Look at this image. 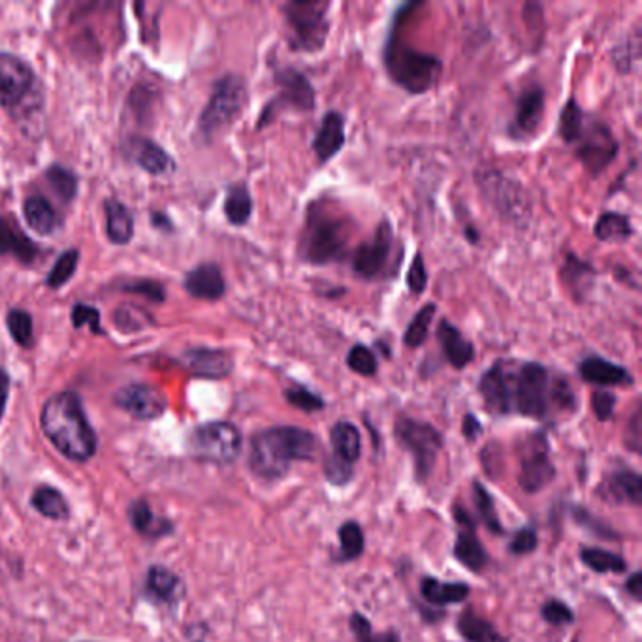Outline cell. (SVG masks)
I'll return each instance as SVG.
<instances>
[{
	"label": "cell",
	"instance_id": "obj_39",
	"mask_svg": "<svg viewBox=\"0 0 642 642\" xmlns=\"http://www.w3.org/2000/svg\"><path fill=\"white\" fill-rule=\"evenodd\" d=\"M31 503L38 513L51 520H65L68 516V503L65 496L51 486H40L34 492Z\"/></svg>",
	"mask_w": 642,
	"mask_h": 642
},
{
	"label": "cell",
	"instance_id": "obj_23",
	"mask_svg": "<svg viewBox=\"0 0 642 642\" xmlns=\"http://www.w3.org/2000/svg\"><path fill=\"white\" fill-rule=\"evenodd\" d=\"M435 338L441 347V353L454 370H466L467 366L475 360L473 343L462 334L458 326H454L447 319H441L437 324Z\"/></svg>",
	"mask_w": 642,
	"mask_h": 642
},
{
	"label": "cell",
	"instance_id": "obj_12",
	"mask_svg": "<svg viewBox=\"0 0 642 642\" xmlns=\"http://www.w3.org/2000/svg\"><path fill=\"white\" fill-rule=\"evenodd\" d=\"M243 437L230 422H208L189 435V450L194 458L211 464H232L240 456Z\"/></svg>",
	"mask_w": 642,
	"mask_h": 642
},
{
	"label": "cell",
	"instance_id": "obj_19",
	"mask_svg": "<svg viewBox=\"0 0 642 642\" xmlns=\"http://www.w3.org/2000/svg\"><path fill=\"white\" fill-rule=\"evenodd\" d=\"M595 496L610 505H631L639 507L642 503L641 475L631 467H620L603 477L595 488Z\"/></svg>",
	"mask_w": 642,
	"mask_h": 642
},
{
	"label": "cell",
	"instance_id": "obj_54",
	"mask_svg": "<svg viewBox=\"0 0 642 642\" xmlns=\"http://www.w3.org/2000/svg\"><path fill=\"white\" fill-rule=\"evenodd\" d=\"M537 546H539L537 531L533 530L531 526H526V528L516 531L511 537L509 552L513 556H528L537 550Z\"/></svg>",
	"mask_w": 642,
	"mask_h": 642
},
{
	"label": "cell",
	"instance_id": "obj_35",
	"mask_svg": "<svg viewBox=\"0 0 642 642\" xmlns=\"http://www.w3.org/2000/svg\"><path fill=\"white\" fill-rule=\"evenodd\" d=\"M582 563L594 571L597 575H605V573H626L627 562L624 556L616 554V552H609L605 548H597V546H582L578 552Z\"/></svg>",
	"mask_w": 642,
	"mask_h": 642
},
{
	"label": "cell",
	"instance_id": "obj_57",
	"mask_svg": "<svg viewBox=\"0 0 642 642\" xmlns=\"http://www.w3.org/2000/svg\"><path fill=\"white\" fill-rule=\"evenodd\" d=\"M72 324L74 328H83L85 324H89V328L95 334H102V326H100V313L95 307L85 304H76L72 307Z\"/></svg>",
	"mask_w": 642,
	"mask_h": 642
},
{
	"label": "cell",
	"instance_id": "obj_60",
	"mask_svg": "<svg viewBox=\"0 0 642 642\" xmlns=\"http://www.w3.org/2000/svg\"><path fill=\"white\" fill-rule=\"evenodd\" d=\"M462 434L466 437L469 443L477 441L482 435V424L479 418L475 417L473 413H467L464 420H462Z\"/></svg>",
	"mask_w": 642,
	"mask_h": 642
},
{
	"label": "cell",
	"instance_id": "obj_62",
	"mask_svg": "<svg viewBox=\"0 0 642 642\" xmlns=\"http://www.w3.org/2000/svg\"><path fill=\"white\" fill-rule=\"evenodd\" d=\"M8 392H10V379H8V373L4 370H0V420H2L4 409H6V402H8Z\"/></svg>",
	"mask_w": 642,
	"mask_h": 642
},
{
	"label": "cell",
	"instance_id": "obj_49",
	"mask_svg": "<svg viewBox=\"0 0 642 642\" xmlns=\"http://www.w3.org/2000/svg\"><path fill=\"white\" fill-rule=\"evenodd\" d=\"M552 409L563 413H573L577 409V394L563 375L552 377Z\"/></svg>",
	"mask_w": 642,
	"mask_h": 642
},
{
	"label": "cell",
	"instance_id": "obj_40",
	"mask_svg": "<svg viewBox=\"0 0 642 642\" xmlns=\"http://www.w3.org/2000/svg\"><path fill=\"white\" fill-rule=\"evenodd\" d=\"M435 313H437V305L426 304L418 309L415 317L407 324L403 343L409 349H418V347H422L426 343V339L430 336V326L434 322Z\"/></svg>",
	"mask_w": 642,
	"mask_h": 642
},
{
	"label": "cell",
	"instance_id": "obj_42",
	"mask_svg": "<svg viewBox=\"0 0 642 642\" xmlns=\"http://www.w3.org/2000/svg\"><path fill=\"white\" fill-rule=\"evenodd\" d=\"M6 326L12 339L23 349H31L34 343V322L31 313L23 309H12L6 317Z\"/></svg>",
	"mask_w": 642,
	"mask_h": 642
},
{
	"label": "cell",
	"instance_id": "obj_37",
	"mask_svg": "<svg viewBox=\"0 0 642 642\" xmlns=\"http://www.w3.org/2000/svg\"><path fill=\"white\" fill-rule=\"evenodd\" d=\"M253 215V196L245 185H232L225 198V217L232 226H245Z\"/></svg>",
	"mask_w": 642,
	"mask_h": 642
},
{
	"label": "cell",
	"instance_id": "obj_56",
	"mask_svg": "<svg viewBox=\"0 0 642 642\" xmlns=\"http://www.w3.org/2000/svg\"><path fill=\"white\" fill-rule=\"evenodd\" d=\"M616 396L605 390V388H597L595 392H592V411H594L595 418L599 422H609L612 415H614V409H616Z\"/></svg>",
	"mask_w": 642,
	"mask_h": 642
},
{
	"label": "cell",
	"instance_id": "obj_18",
	"mask_svg": "<svg viewBox=\"0 0 642 642\" xmlns=\"http://www.w3.org/2000/svg\"><path fill=\"white\" fill-rule=\"evenodd\" d=\"M115 405L138 420H157L164 415L168 407L166 398L159 388L142 383L121 388L115 396Z\"/></svg>",
	"mask_w": 642,
	"mask_h": 642
},
{
	"label": "cell",
	"instance_id": "obj_28",
	"mask_svg": "<svg viewBox=\"0 0 642 642\" xmlns=\"http://www.w3.org/2000/svg\"><path fill=\"white\" fill-rule=\"evenodd\" d=\"M469 592L471 590L464 582H443L435 577H424L420 582V597L435 609L462 603Z\"/></svg>",
	"mask_w": 642,
	"mask_h": 642
},
{
	"label": "cell",
	"instance_id": "obj_53",
	"mask_svg": "<svg viewBox=\"0 0 642 642\" xmlns=\"http://www.w3.org/2000/svg\"><path fill=\"white\" fill-rule=\"evenodd\" d=\"M324 477L332 486H347L354 479V466H349L330 454L324 460Z\"/></svg>",
	"mask_w": 642,
	"mask_h": 642
},
{
	"label": "cell",
	"instance_id": "obj_22",
	"mask_svg": "<svg viewBox=\"0 0 642 642\" xmlns=\"http://www.w3.org/2000/svg\"><path fill=\"white\" fill-rule=\"evenodd\" d=\"M347 142V132H345V119L339 112L324 113L321 127L315 134L313 140V153L317 157L319 164H328L332 159H336L341 149Z\"/></svg>",
	"mask_w": 642,
	"mask_h": 642
},
{
	"label": "cell",
	"instance_id": "obj_29",
	"mask_svg": "<svg viewBox=\"0 0 642 642\" xmlns=\"http://www.w3.org/2000/svg\"><path fill=\"white\" fill-rule=\"evenodd\" d=\"M332 456L341 462L354 466L362 456V435L349 420H339L330 430Z\"/></svg>",
	"mask_w": 642,
	"mask_h": 642
},
{
	"label": "cell",
	"instance_id": "obj_4",
	"mask_svg": "<svg viewBox=\"0 0 642 642\" xmlns=\"http://www.w3.org/2000/svg\"><path fill=\"white\" fill-rule=\"evenodd\" d=\"M353 226L326 200L309 204L298 241V257L311 266H328L347 257Z\"/></svg>",
	"mask_w": 642,
	"mask_h": 642
},
{
	"label": "cell",
	"instance_id": "obj_59",
	"mask_svg": "<svg viewBox=\"0 0 642 642\" xmlns=\"http://www.w3.org/2000/svg\"><path fill=\"white\" fill-rule=\"evenodd\" d=\"M626 443L633 452L641 450V411L637 409L627 424Z\"/></svg>",
	"mask_w": 642,
	"mask_h": 642
},
{
	"label": "cell",
	"instance_id": "obj_47",
	"mask_svg": "<svg viewBox=\"0 0 642 642\" xmlns=\"http://www.w3.org/2000/svg\"><path fill=\"white\" fill-rule=\"evenodd\" d=\"M347 366H349V370L362 375V377H375L379 371L377 356L373 353V349L364 343H356L349 349Z\"/></svg>",
	"mask_w": 642,
	"mask_h": 642
},
{
	"label": "cell",
	"instance_id": "obj_48",
	"mask_svg": "<svg viewBox=\"0 0 642 642\" xmlns=\"http://www.w3.org/2000/svg\"><path fill=\"white\" fill-rule=\"evenodd\" d=\"M46 179H48L49 187L61 200H65V202L74 200V196L78 193V179L74 177L72 172H68L63 166H51L46 172Z\"/></svg>",
	"mask_w": 642,
	"mask_h": 642
},
{
	"label": "cell",
	"instance_id": "obj_58",
	"mask_svg": "<svg viewBox=\"0 0 642 642\" xmlns=\"http://www.w3.org/2000/svg\"><path fill=\"white\" fill-rule=\"evenodd\" d=\"M123 290H125V292H132V294H140V296H145L147 300L159 302V304H161L164 296H166L164 289H162L159 283H155V281H136V283L125 285Z\"/></svg>",
	"mask_w": 642,
	"mask_h": 642
},
{
	"label": "cell",
	"instance_id": "obj_36",
	"mask_svg": "<svg viewBox=\"0 0 642 642\" xmlns=\"http://www.w3.org/2000/svg\"><path fill=\"white\" fill-rule=\"evenodd\" d=\"M129 518L132 528L144 537H161L170 531L168 520L159 518L145 501H134L130 505Z\"/></svg>",
	"mask_w": 642,
	"mask_h": 642
},
{
	"label": "cell",
	"instance_id": "obj_46",
	"mask_svg": "<svg viewBox=\"0 0 642 642\" xmlns=\"http://www.w3.org/2000/svg\"><path fill=\"white\" fill-rule=\"evenodd\" d=\"M586 119V112L578 106L577 100L575 98H569L563 106L562 113H560V136H562L563 142L567 145L573 144V140L577 138L578 130L582 127Z\"/></svg>",
	"mask_w": 642,
	"mask_h": 642
},
{
	"label": "cell",
	"instance_id": "obj_33",
	"mask_svg": "<svg viewBox=\"0 0 642 642\" xmlns=\"http://www.w3.org/2000/svg\"><path fill=\"white\" fill-rule=\"evenodd\" d=\"M104 213H106V234L115 245H127L134 236V219L130 215L129 208L110 198L104 202Z\"/></svg>",
	"mask_w": 642,
	"mask_h": 642
},
{
	"label": "cell",
	"instance_id": "obj_20",
	"mask_svg": "<svg viewBox=\"0 0 642 642\" xmlns=\"http://www.w3.org/2000/svg\"><path fill=\"white\" fill-rule=\"evenodd\" d=\"M183 368L200 379H226L234 371V358L225 349L194 347L181 354Z\"/></svg>",
	"mask_w": 642,
	"mask_h": 642
},
{
	"label": "cell",
	"instance_id": "obj_9",
	"mask_svg": "<svg viewBox=\"0 0 642 642\" xmlns=\"http://www.w3.org/2000/svg\"><path fill=\"white\" fill-rule=\"evenodd\" d=\"M247 85L238 74H226L215 83L206 108L200 113L198 130L204 140H213L234 125L247 106Z\"/></svg>",
	"mask_w": 642,
	"mask_h": 642
},
{
	"label": "cell",
	"instance_id": "obj_24",
	"mask_svg": "<svg viewBox=\"0 0 642 642\" xmlns=\"http://www.w3.org/2000/svg\"><path fill=\"white\" fill-rule=\"evenodd\" d=\"M560 275H562L563 287L577 304H584L588 296L594 292L597 270L590 262L578 258L573 251L565 253Z\"/></svg>",
	"mask_w": 642,
	"mask_h": 642
},
{
	"label": "cell",
	"instance_id": "obj_34",
	"mask_svg": "<svg viewBox=\"0 0 642 642\" xmlns=\"http://www.w3.org/2000/svg\"><path fill=\"white\" fill-rule=\"evenodd\" d=\"M635 234L631 219L626 213L618 211H605L595 221L594 236L605 243H626Z\"/></svg>",
	"mask_w": 642,
	"mask_h": 642
},
{
	"label": "cell",
	"instance_id": "obj_44",
	"mask_svg": "<svg viewBox=\"0 0 642 642\" xmlns=\"http://www.w3.org/2000/svg\"><path fill=\"white\" fill-rule=\"evenodd\" d=\"M349 627L354 635L356 642H402L400 635L396 631H386V633H375L371 622L362 614V612H353L349 618Z\"/></svg>",
	"mask_w": 642,
	"mask_h": 642
},
{
	"label": "cell",
	"instance_id": "obj_15",
	"mask_svg": "<svg viewBox=\"0 0 642 642\" xmlns=\"http://www.w3.org/2000/svg\"><path fill=\"white\" fill-rule=\"evenodd\" d=\"M394 228L385 219L375 228L370 241L362 243L353 255V272L362 281H377L385 277L394 253Z\"/></svg>",
	"mask_w": 642,
	"mask_h": 642
},
{
	"label": "cell",
	"instance_id": "obj_17",
	"mask_svg": "<svg viewBox=\"0 0 642 642\" xmlns=\"http://www.w3.org/2000/svg\"><path fill=\"white\" fill-rule=\"evenodd\" d=\"M452 514L458 528L456 543H454V558L462 563L467 571L482 573L490 563V556L482 545L481 539L477 537V522L473 520V516L462 503L454 505Z\"/></svg>",
	"mask_w": 642,
	"mask_h": 642
},
{
	"label": "cell",
	"instance_id": "obj_25",
	"mask_svg": "<svg viewBox=\"0 0 642 642\" xmlns=\"http://www.w3.org/2000/svg\"><path fill=\"white\" fill-rule=\"evenodd\" d=\"M125 153L129 155L132 162H136L142 170L153 176L168 174L174 168L172 157L162 149L161 145L155 144L153 140L144 136H132L127 145Z\"/></svg>",
	"mask_w": 642,
	"mask_h": 642
},
{
	"label": "cell",
	"instance_id": "obj_41",
	"mask_svg": "<svg viewBox=\"0 0 642 642\" xmlns=\"http://www.w3.org/2000/svg\"><path fill=\"white\" fill-rule=\"evenodd\" d=\"M471 488H473L475 509H477V514H479L482 524L486 526V530L494 533V535H503L505 528L501 526V520H499L498 509H496L494 498L488 494V490H486L479 481H473Z\"/></svg>",
	"mask_w": 642,
	"mask_h": 642
},
{
	"label": "cell",
	"instance_id": "obj_43",
	"mask_svg": "<svg viewBox=\"0 0 642 642\" xmlns=\"http://www.w3.org/2000/svg\"><path fill=\"white\" fill-rule=\"evenodd\" d=\"M78 264H80V253L76 249H70L57 258L46 279L49 289L57 290L65 287L66 283L74 277Z\"/></svg>",
	"mask_w": 642,
	"mask_h": 642
},
{
	"label": "cell",
	"instance_id": "obj_10",
	"mask_svg": "<svg viewBox=\"0 0 642 642\" xmlns=\"http://www.w3.org/2000/svg\"><path fill=\"white\" fill-rule=\"evenodd\" d=\"M475 179L484 198L496 209L503 221L516 226L530 223V194L526 193L524 185H520L518 179L505 176L498 168L479 170L475 172Z\"/></svg>",
	"mask_w": 642,
	"mask_h": 642
},
{
	"label": "cell",
	"instance_id": "obj_50",
	"mask_svg": "<svg viewBox=\"0 0 642 642\" xmlns=\"http://www.w3.org/2000/svg\"><path fill=\"white\" fill-rule=\"evenodd\" d=\"M541 618L548 626L563 627L575 622V614L562 599H548L541 607Z\"/></svg>",
	"mask_w": 642,
	"mask_h": 642
},
{
	"label": "cell",
	"instance_id": "obj_11",
	"mask_svg": "<svg viewBox=\"0 0 642 642\" xmlns=\"http://www.w3.org/2000/svg\"><path fill=\"white\" fill-rule=\"evenodd\" d=\"M277 95L264 106L258 117L257 129L272 125L275 117L283 112L311 113L317 106V93L313 83L292 66L281 68L273 76Z\"/></svg>",
	"mask_w": 642,
	"mask_h": 642
},
{
	"label": "cell",
	"instance_id": "obj_27",
	"mask_svg": "<svg viewBox=\"0 0 642 642\" xmlns=\"http://www.w3.org/2000/svg\"><path fill=\"white\" fill-rule=\"evenodd\" d=\"M4 255L16 258L21 264H33L40 257V249L21 228L0 217V257Z\"/></svg>",
	"mask_w": 642,
	"mask_h": 642
},
{
	"label": "cell",
	"instance_id": "obj_61",
	"mask_svg": "<svg viewBox=\"0 0 642 642\" xmlns=\"http://www.w3.org/2000/svg\"><path fill=\"white\" fill-rule=\"evenodd\" d=\"M626 592L627 594H629V597H631V599H635V601H641V595H642L641 571H635V573H631V575H629V578H627V582H626Z\"/></svg>",
	"mask_w": 642,
	"mask_h": 642
},
{
	"label": "cell",
	"instance_id": "obj_45",
	"mask_svg": "<svg viewBox=\"0 0 642 642\" xmlns=\"http://www.w3.org/2000/svg\"><path fill=\"white\" fill-rule=\"evenodd\" d=\"M285 400L298 411H304V413H319L324 407H326V402L322 400L321 396L317 392H313L311 388H307L304 385H292L289 388H285Z\"/></svg>",
	"mask_w": 642,
	"mask_h": 642
},
{
	"label": "cell",
	"instance_id": "obj_3",
	"mask_svg": "<svg viewBox=\"0 0 642 642\" xmlns=\"http://www.w3.org/2000/svg\"><path fill=\"white\" fill-rule=\"evenodd\" d=\"M40 424L49 443L72 462H87L97 454V434L83 411L80 396L59 392L42 407Z\"/></svg>",
	"mask_w": 642,
	"mask_h": 642
},
{
	"label": "cell",
	"instance_id": "obj_8",
	"mask_svg": "<svg viewBox=\"0 0 642 642\" xmlns=\"http://www.w3.org/2000/svg\"><path fill=\"white\" fill-rule=\"evenodd\" d=\"M394 439L411 456L415 481L424 484L432 477L437 458L445 447L443 434L430 422L402 415L394 422Z\"/></svg>",
	"mask_w": 642,
	"mask_h": 642
},
{
	"label": "cell",
	"instance_id": "obj_21",
	"mask_svg": "<svg viewBox=\"0 0 642 642\" xmlns=\"http://www.w3.org/2000/svg\"><path fill=\"white\" fill-rule=\"evenodd\" d=\"M578 377L588 383V385L599 386V388H609V386H629L633 385V375L631 371L610 362L603 356H586L578 364Z\"/></svg>",
	"mask_w": 642,
	"mask_h": 642
},
{
	"label": "cell",
	"instance_id": "obj_30",
	"mask_svg": "<svg viewBox=\"0 0 642 642\" xmlns=\"http://www.w3.org/2000/svg\"><path fill=\"white\" fill-rule=\"evenodd\" d=\"M145 590L151 597L162 603H177L185 595V586L181 578L161 565H153L147 573Z\"/></svg>",
	"mask_w": 642,
	"mask_h": 642
},
{
	"label": "cell",
	"instance_id": "obj_51",
	"mask_svg": "<svg viewBox=\"0 0 642 642\" xmlns=\"http://www.w3.org/2000/svg\"><path fill=\"white\" fill-rule=\"evenodd\" d=\"M115 324L123 332H136V330H142L147 324H151V317L149 313H145L144 309L125 305L115 311Z\"/></svg>",
	"mask_w": 642,
	"mask_h": 642
},
{
	"label": "cell",
	"instance_id": "obj_5",
	"mask_svg": "<svg viewBox=\"0 0 642 642\" xmlns=\"http://www.w3.org/2000/svg\"><path fill=\"white\" fill-rule=\"evenodd\" d=\"M507 417L545 420L552 411V373L541 362L503 360Z\"/></svg>",
	"mask_w": 642,
	"mask_h": 642
},
{
	"label": "cell",
	"instance_id": "obj_38",
	"mask_svg": "<svg viewBox=\"0 0 642 642\" xmlns=\"http://www.w3.org/2000/svg\"><path fill=\"white\" fill-rule=\"evenodd\" d=\"M339 539V563H349L358 560L364 554L366 548V537L362 526L354 520L341 524L338 530Z\"/></svg>",
	"mask_w": 642,
	"mask_h": 642
},
{
	"label": "cell",
	"instance_id": "obj_7",
	"mask_svg": "<svg viewBox=\"0 0 642 642\" xmlns=\"http://www.w3.org/2000/svg\"><path fill=\"white\" fill-rule=\"evenodd\" d=\"M330 10L332 2L324 0H290L283 4L292 51L317 53L324 48L330 34Z\"/></svg>",
	"mask_w": 642,
	"mask_h": 642
},
{
	"label": "cell",
	"instance_id": "obj_32",
	"mask_svg": "<svg viewBox=\"0 0 642 642\" xmlns=\"http://www.w3.org/2000/svg\"><path fill=\"white\" fill-rule=\"evenodd\" d=\"M23 217H25L27 225L31 226L34 232L40 236L53 234L61 225L57 211L44 196H29L23 204Z\"/></svg>",
	"mask_w": 642,
	"mask_h": 642
},
{
	"label": "cell",
	"instance_id": "obj_6",
	"mask_svg": "<svg viewBox=\"0 0 642 642\" xmlns=\"http://www.w3.org/2000/svg\"><path fill=\"white\" fill-rule=\"evenodd\" d=\"M44 104V85L33 68L12 53H0V108L16 123L33 125Z\"/></svg>",
	"mask_w": 642,
	"mask_h": 642
},
{
	"label": "cell",
	"instance_id": "obj_14",
	"mask_svg": "<svg viewBox=\"0 0 642 642\" xmlns=\"http://www.w3.org/2000/svg\"><path fill=\"white\" fill-rule=\"evenodd\" d=\"M556 477L550 445L543 432L531 434L518 447V486L526 494H539Z\"/></svg>",
	"mask_w": 642,
	"mask_h": 642
},
{
	"label": "cell",
	"instance_id": "obj_13",
	"mask_svg": "<svg viewBox=\"0 0 642 642\" xmlns=\"http://www.w3.org/2000/svg\"><path fill=\"white\" fill-rule=\"evenodd\" d=\"M571 147L575 149L578 161L594 176L603 174L620 151L618 140L609 125L601 119L590 117L588 113Z\"/></svg>",
	"mask_w": 642,
	"mask_h": 642
},
{
	"label": "cell",
	"instance_id": "obj_26",
	"mask_svg": "<svg viewBox=\"0 0 642 642\" xmlns=\"http://www.w3.org/2000/svg\"><path fill=\"white\" fill-rule=\"evenodd\" d=\"M185 290L198 300L217 302L225 296V275L217 264H200L185 277Z\"/></svg>",
	"mask_w": 642,
	"mask_h": 642
},
{
	"label": "cell",
	"instance_id": "obj_55",
	"mask_svg": "<svg viewBox=\"0 0 642 642\" xmlns=\"http://www.w3.org/2000/svg\"><path fill=\"white\" fill-rule=\"evenodd\" d=\"M575 520L578 526H582L586 531H592L595 537H603V539H620L618 533L607 526L605 522H601L599 518H595L594 514L586 509H575Z\"/></svg>",
	"mask_w": 642,
	"mask_h": 642
},
{
	"label": "cell",
	"instance_id": "obj_16",
	"mask_svg": "<svg viewBox=\"0 0 642 642\" xmlns=\"http://www.w3.org/2000/svg\"><path fill=\"white\" fill-rule=\"evenodd\" d=\"M545 89L541 83H531L520 91L507 134L516 142H528L537 136L545 119Z\"/></svg>",
	"mask_w": 642,
	"mask_h": 642
},
{
	"label": "cell",
	"instance_id": "obj_2",
	"mask_svg": "<svg viewBox=\"0 0 642 642\" xmlns=\"http://www.w3.org/2000/svg\"><path fill=\"white\" fill-rule=\"evenodd\" d=\"M418 6L420 4L417 2H411L398 8L383 49V63L388 78L409 95L428 93L443 74V63L439 61V57L420 51L403 40V21Z\"/></svg>",
	"mask_w": 642,
	"mask_h": 642
},
{
	"label": "cell",
	"instance_id": "obj_1",
	"mask_svg": "<svg viewBox=\"0 0 642 642\" xmlns=\"http://www.w3.org/2000/svg\"><path fill=\"white\" fill-rule=\"evenodd\" d=\"M319 437L298 426H273L251 437L247 464L262 481L283 479L294 464L319 456Z\"/></svg>",
	"mask_w": 642,
	"mask_h": 642
},
{
	"label": "cell",
	"instance_id": "obj_52",
	"mask_svg": "<svg viewBox=\"0 0 642 642\" xmlns=\"http://www.w3.org/2000/svg\"><path fill=\"white\" fill-rule=\"evenodd\" d=\"M407 287H409V292L415 294V296H420L424 294L426 289H428V281H430V275H428V268H426V262H424V257L417 253L409 270H407Z\"/></svg>",
	"mask_w": 642,
	"mask_h": 642
},
{
	"label": "cell",
	"instance_id": "obj_31",
	"mask_svg": "<svg viewBox=\"0 0 642 642\" xmlns=\"http://www.w3.org/2000/svg\"><path fill=\"white\" fill-rule=\"evenodd\" d=\"M456 631L466 642H509L496 626L473 609H466L456 620Z\"/></svg>",
	"mask_w": 642,
	"mask_h": 642
},
{
	"label": "cell",
	"instance_id": "obj_63",
	"mask_svg": "<svg viewBox=\"0 0 642 642\" xmlns=\"http://www.w3.org/2000/svg\"><path fill=\"white\" fill-rule=\"evenodd\" d=\"M575 642H577V641H575Z\"/></svg>",
	"mask_w": 642,
	"mask_h": 642
}]
</instances>
